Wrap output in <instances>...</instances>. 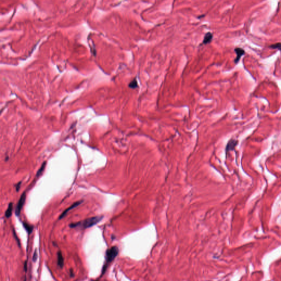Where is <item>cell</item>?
<instances>
[{"label": "cell", "mask_w": 281, "mask_h": 281, "mask_svg": "<svg viewBox=\"0 0 281 281\" xmlns=\"http://www.w3.org/2000/svg\"><path fill=\"white\" fill-rule=\"evenodd\" d=\"M83 202V201H76L75 203H74L73 204H72L70 207H69L68 209H66V210H64L63 212V213L61 214L59 216V219H62L70 211V210H72L74 208H75L76 207H77L78 206H79L80 204H81Z\"/></svg>", "instance_id": "277c9868"}, {"label": "cell", "mask_w": 281, "mask_h": 281, "mask_svg": "<svg viewBox=\"0 0 281 281\" xmlns=\"http://www.w3.org/2000/svg\"><path fill=\"white\" fill-rule=\"evenodd\" d=\"M213 35L212 33H211L210 32L207 33L206 34L204 37L201 44L202 45H206V44L209 43L211 42V41L213 40Z\"/></svg>", "instance_id": "52a82bcc"}, {"label": "cell", "mask_w": 281, "mask_h": 281, "mask_svg": "<svg viewBox=\"0 0 281 281\" xmlns=\"http://www.w3.org/2000/svg\"><path fill=\"white\" fill-rule=\"evenodd\" d=\"M46 164V162H44V163L42 164L41 166L40 167V168L39 169V170H38L37 174H36V176H40V175L42 174V172L43 171V170H44V169H45V168Z\"/></svg>", "instance_id": "7c38bea8"}, {"label": "cell", "mask_w": 281, "mask_h": 281, "mask_svg": "<svg viewBox=\"0 0 281 281\" xmlns=\"http://www.w3.org/2000/svg\"><path fill=\"white\" fill-rule=\"evenodd\" d=\"M129 88L131 89H135L139 88V85H138L137 81L136 80V78H134L130 82L129 84Z\"/></svg>", "instance_id": "30bf717a"}, {"label": "cell", "mask_w": 281, "mask_h": 281, "mask_svg": "<svg viewBox=\"0 0 281 281\" xmlns=\"http://www.w3.org/2000/svg\"><path fill=\"white\" fill-rule=\"evenodd\" d=\"M12 210H13V204L12 203H10L9 204V206H8V208H7V209L6 211V213H5V216L6 218H9V217H11V216L12 215Z\"/></svg>", "instance_id": "9c48e42d"}, {"label": "cell", "mask_w": 281, "mask_h": 281, "mask_svg": "<svg viewBox=\"0 0 281 281\" xmlns=\"http://www.w3.org/2000/svg\"><path fill=\"white\" fill-rule=\"evenodd\" d=\"M38 259V252H37V250H36L35 252H34V255H33V260L34 261V262H35L36 260Z\"/></svg>", "instance_id": "5bb4252c"}, {"label": "cell", "mask_w": 281, "mask_h": 281, "mask_svg": "<svg viewBox=\"0 0 281 281\" xmlns=\"http://www.w3.org/2000/svg\"><path fill=\"white\" fill-rule=\"evenodd\" d=\"M21 182H20L18 183V184H17V186H16V190H17V192L19 191V189H20V186H21Z\"/></svg>", "instance_id": "9a60e30c"}, {"label": "cell", "mask_w": 281, "mask_h": 281, "mask_svg": "<svg viewBox=\"0 0 281 281\" xmlns=\"http://www.w3.org/2000/svg\"><path fill=\"white\" fill-rule=\"evenodd\" d=\"M25 199H26V194L24 192V193H23L21 194V197L20 198L19 201H18V203L17 204L16 209V214L18 216L21 213V209H22L23 206H24V204L25 203Z\"/></svg>", "instance_id": "3957f363"}, {"label": "cell", "mask_w": 281, "mask_h": 281, "mask_svg": "<svg viewBox=\"0 0 281 281\" xmlns=\"http://www.w3.org/2000/svg\"><path fill=\"white\" fill-rule=\"evenodd\" d=\"M235 51L236 55H237V56H236V58L235 59L234 62L235 64H237V63H238L241 57L245 54V51L243 49H242L241 48H239V47L235 48Z\"/></svg>", "instance_id": "5b68a950"}, {"label": "cell", "mask_w": 281, "mask_h": 281, "mask_svg": "<svg viewBox=\"0 0 281 281\" xmlns=\"http://www.w3.org/2000/svg\"><path fill=\"white\" fill-rule=\"evenodd\" d=\"M24 269H25V271H26V270H27V265H26V262H25V264H24Z\"/></svg>", "instance_id": "2e32d148"}, {"label": "cell", "mask_w": 281, "mask_h": 281, "mask_svg": "<svg viewBox=\"0 0 281 281\" xmlns=\"http://www.w3.org/2000/svg\"><path fill=\"white\" fill-rule=\"evenodd\" d=\"M57 264L60 268H63L64 266V258L60 251L57 253Z\"/></svg>", "instance_id": "ba28073f"}, {"label": "cell", "mask_w": 281, "mask_h": 281, "mask_svg": "<svg viewBox=\"0 0 281 281\" xmlns=\"http://www.w3.org/2000/svg\"><path fill=\"white\" fill-rule=\"evenodd\" d=\"M270 47L272 49H278L281 52V43H277L274 45H272Z\"/></svg>", "instance_id": "4fadbf2b"}, {"label": "cell", "mask_w": 281, "mask_h": 281, "mask_svg": "<svg viewBox=\"0 0 281 281\" xmlns=\"http://www.w3.org/2000/svg\"><path fill=\"white\" fill-rule=\"evenodd\" d=\"M237 143H238V141H237V140H235V139H231V140L228 142L227 145V152L233 150V149H235V147L237 146Z\"/></svg>", "instance_id": "8992f818"}, {"label": "cell", "mask_w": 281, "mask_h": 281, "mask_svg": "<svg viewBox=\"0 0 281 281\" xmlns=\"http://www.w3.org/2000/svg\"><path fill=\"white\" fill-rule=\"evenodd\" d=\"M118 253L119 249L116 246L112 247L107 250V251L106 252V263L102 269V276L105 274L108 267V265L109 263L112 262L115 259V258L117 256Z\"/></svg>", "instance_id": "7a4b0ae2"}, {"label": "cell", "mask_w": 281, "mask_h": 281, "mask_svg": "<svg viewBox=\"0 0 281 281\" xmlns=\"http://www.w3.org/2000/svg\"><path fill=\"white\" fill-rule=\"evenodd\" d=\"M103 218V216H98L92 217L90 218H87L83 222L71 223L69 226L71 228H76L78 227H81L83 228H88L95 226L97 223H100Z\"/></svg>", "instance_id": "6da1fadb"}, {"label": "cell", "mask_w": 281, "mask_h": 281, "mask_svg": "<svg viewBox=\"0 0 281 281\" xmlns=\"http://www.w3.org/2000/svg\"><path fill=\"white\" fill-rule=\"evenodd\" d=\"M23 223V226L25 228V229L26 230V231L28 232V233L29 234L31 233L32 231L33 230L34 227L30 225L29 224H28V223Z\"/></svg>", "instance_id": "8fae6325"}]
</instances>
